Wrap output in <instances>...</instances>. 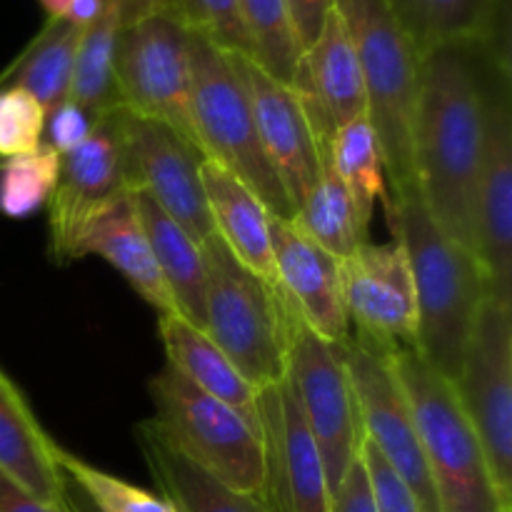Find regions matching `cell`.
Instances as JSON below:
<instances>
[{
  "instance_id": "6da1fadb",
  "label": "cell",
  "mask_w": 512,
  "mask_h": 512,
  "mask_svg": "<svg viewBox=\"0 0 512 512\" xmlns=\"http://www.w3.org/2000/svg\"><path fill=\"white\" fill-rule=\"evenodd\" d=\"M505 55L478 40L448 43L420 58L413 110V170L420 200L453 240L473 250L475 180L485 95Z\"/></svg>"
},
{
  "instance_id": "7a4b0ae2",
  "label": "cell",
  "mask_w": 512,
  "mask_h": 512,
  "mask_svg": "<svg viewBox=\"0 0 512 512\" xmlns=\"http://www.w3.org/2000/svg\"><path fill=\"white\" fill-rule=\"evenodd\" d=\"M385 213L413 268L418 300L413 350L453 383L485 300L478 258L435 223L418 188L388 195Z\"/></svg>"
},
{
  "instance_id": "3957f363",
  "label": "cell",
  "mask_w": 512,
  "mask_h": 512,
  "mask_svg": "<svg viewBox=\"0 0 512 512\" xmlns=\"http://www.w3.org/2000/svg\"><path fill=\"white\" fill-rule=\"evenodd\" d=\"M205 263L203 333L255 388L285 380L288 298L245 268L215 233L200 243Z\"/></svg>"
},
{
  "instance_id": "277c9868",
  "label": "cell",
  "mask_w": 512,
  "mask_h": 512,
  "mask_svg": "<svg viewBox=\"0 0 512 512\" xmlns=\"http://www.w3.org/2000/svg\"><path fill=\"white\" fill-rule=\"evenodd\" d=\"M405 390L440 512H512L500 500L488 458L453 383L413 348L390 353Z\"/></svg>"
},
{
  "instance_id": "5b68a950",
  "label": "cell",
  "mask_w": 512,
  "mask_h": 512,
  "mask_svg": "<svg viewBox=\"0 0 512 512\" xmlns=\"http://www.w3.org/2000/svg\"><path fill=\"white\" fill-rule=\"evenodd\" d=\"M355 45L365 85V115L378 135L393 193L418 188L413 170V110L420 55L385 0H335Z\"/></svg>"
},
{
  "instance_id": "8992f818",
  "label": "cell",
  "mask_w": 512,
  "mask_h": 512,
  "mask_svg": "<svg viewBox=\"0 0 512 512\" xmlns=\"http://www.w3.org/2000/svg\"><path fill=\"white\" fill-rule=\"evenodd\" d=\"M123 5V28L115 50L120 105L140 118L170 125L198 145L190 88V28L173 0H123Z\"/></svg>"
},
{
  "instance_id": "52a82bcc",
  "label": "cell",
  "mask_w": 512,
  "mask_h": 512,
  "mask_svg": "<svg viewBox=\"0 0 512 512\" xmlns=\"http://www.w3.org/2000/svg\"><path fill=\"white\" fill-rule=\"evenodd\" d=\"M190 88L195 135L203 155L243 180L275 218H293V205L260 145L253 110L233 55L190 33Z\"/></svg>"
},
{
  "instance_id": "ba28073f",
  "label": "cell",
  "mask_w": 512,
  "mask_h": 512,
  "mask_svg": "<svg viewBox=\"0 0 512 512\" xmlns=\"http://www.w3.org/2000/svg\"><path fill=\"white\" fill-rule=\"evenodd\" d=\"M153 423L188 455L233 490L263 498L265 450L260 423L203 393L170 365L150 378Z\"/></svg>"
},
{
  "instance_id": "9c48e42d",
  "label": "cell",
  "mask_w": 512,
  "mask_h": 512,
  "mask_svg": "<svg viewBox=\"0 0 512 512\" xmlns=\"http://www.w3.org/2000/svg\"><path fill=\"white\" fill-rule=\"evenodd\" d=\"M285 380L323 460L330 493H335L350 465L360 458L365 443L358 398L348 370V345L328 343L313 333L293 305L288 310Z\"/></svg>"
},
{
  "instance_id": "30bf717a",
  "label": "cell",
  "mask_w": 512,
  "mask_h": 512,
  "mask_svg": "<svg viewBox=\"0 0 512 512\" xmlns=\"http://www.w3.org/2000/svg\"><path fill=\"white\" fill-rule=\"evenodd\" d=\"M453 388L483 445L500 500L512 510V310L488 295Z\"/></svg>"
},
{
  "instance_id": "8fae6325",
  "label": "cell",
  "mask_w": 512,
  "mask_h": 512,
  "mask_svg": "<svg viewBox=\"0 0 512 512\" xmlns=\"http://www.w3.org/2000/svg\"><path fill=\"white\" fill-rule=\"evenodd\" d=\"M473 253L485 295L512 310V93L510 65H495L485 95L483 148L475 180Z\"/></svg>"
},
{
  "instance_id": "7c38bea8",
  "label": "cell",
  "mask_w": 512,
  "mask_h": 512,
  "mask_svg": "<svg viewBox=\"0 0 512 512\" xmlns=\"http://www.w3.org/2000/svg\"><path fill=\"white\" fill-rule=\"evenodd\" d=\"M120 108L100 115L90 138L60 158V175L48 200L50 258L80 260V243L90 225L128 193Z\"/></svg>"
},
{
  "instance_id": "4fadbf2b",
  "label": "cell",
  "mask_w": 512,
  "mask_h": 512,
  "mask_svg": "<svg viewBox=\"0 0 512 512\" xmlns=\"http://www.w3.org/2000/svg\"><path fill=\"white\" fill-rule=\"evenodd\" d=\"M348 370L358 398L365 440L398 473L405 488L413 493L420 512H440L413 410L395 375L390 353L365 340L350 338Z\"/></svg>"
},
{
  "instance_id": "5bb4252c",
  "label": "cell",
  "mask_w": 512,
  "mask_h": 512,
  "mask_svg": "<svg viewBox=\"0 0 512 512\" xmlns=\"http://www.w3.org/2000/svg\"><path fill=\"white\" fill-rule=\"evenodd\" d=\"M120 128L128 188L148 195L195 243H203L213 233V220L200 175L205 155L198 145L170 125L140 118L125 108H120Z\"/></svg>"
},
{
  "instance_id": "9a60e30c",
  "label": "cell",
  "mask_w": 512,
  "mask_h": 512,
  "mask_svg": "<svg viewBox=\"0 0 512 512\" xmlns=\"http://www.w3.org/2000/svg\"><path fill=\"white\" fill-rule=\"evenodd\" d=\"M343 300L353 338L380 350L415 348L418 335V300H415L413 268L405 245L370 243L340 260Z\"/></svg>"
},
{
  "instance_id": "2e32d148",
  "label": "cell",
  "mask_w": 512,
  "mask_h": 512,
  "mask_svg": "<svg viewBox=\"0 0 512 512\" xmlns=\"http://www.w3.org/2000/svg\"><path fill=\"white\" fill-rule=\"evenodd\" d=\"M258 418L265 450L263 500L270 512H330L328 475L288 380L260 388Z\"/></svg>"
},
{
  "instance_id": "e0dca14e",
  "label": "cell",
  "mask_w": 512,
  "mask_h": 512,
  "mask_svg": "<svg viewBox=\"0 0 512 512\" xmlns=\"http://www.w3.org/2000/svg\"><path fill=\"white\" fill-rule=\"evenodd\" d=\"M230 55L243 78L265 158L283 185L295 215L318 180L328 150L315 138L313 125L293 85L273 78L248 55Z\"/></svg>"
},
{
  "instance_id": "ac0fdd59",
  "label": "cell",
  "mask_w": 512,
  "mask_h": 512,
  "mask_svg": "<svg viewBox=\"0 0 512 512\" xmlns=\"http://www.w3.org/2000/svg\"><path fill=\"white\" fill-rule=\"evenodd\" d=\"M275 280L305 325L335 345L353 338L343 300L340 260L305 238L293 220H270Z\"/></svg>"
},
{
  "instance_id": "d6986e66",
  "label": "cell",
  "mask_w": 512,
  "mask_h": 512,
  "mask_svg": "<svg viewBox=\"0 0 512 512\" xmlns=\"http://www.w3.org/2000/svg\"><path fill=\"white\" fill-rule=\"evenodd\" d=\"M318 143L328 150L340 125L365 115V85L343 15L333 5L318 38L300 55L293 80Z\"/></svg>"
},
{
  "instance_id": "ffe728a7",
  "label": "cell",
  "mask_w": 512,
  "mask_h": 512,
  "mask_svg": "<svg viewBox=\"0 0 512 512\" xmlns=\"http://www.w3.org/2000/svg\"><path fill=\"white\" fill-rule=\"evenodd\" d=\"M60 445L13 378L0 368V473L45 505H63L68 478L58 463Z\"/></svg>"
},
{
  "instance_id": "44dd1931",
  "label": "cell",
  "mask_w": 512,
  "mask_h": 512,
  "mask_svg": "<svg viewBox=\"0 0 512 512\" xmlns=\"http://www.w3.org/2000/svg\"><path fill=\"white\" fill-rule=\"evenodd\" d=\"M133 435L160 495L178 512H270L263 498L238 493L193 463L153 418L135 425Z\"/></svg>"
},
{
  "instance_id": "7402d4cb",
  "label": "cell",
  "mask_w": 512,
  "mask_h": 512,
  "mask_svg": "<svg viewBox=\"0 0 512 512\" xmlns=\"http://www.w3.org/2000/svg\"><path fill=\"white\" fill-rule=\"evenodd\" d=\"M200 175H203L205 203L213 220V233L245 268L268 283H278L273 245H270L273 215L265 208L263 200L230 170L208 158L203 160Z\"/></svg>"
},
{
  "instance_id": "603a6c76",
  "label": "cell",
  "mask_w": 512,
  "mask_h": 512,
  "mask_svg": "<svg viewBox=\"0 0 512 512\" xmlns=\"http://www.w3.org/2000/svg\"><path fill=\"white\" fill-rule=\"evenodd\" d=\"M88 255H98L105 263L113 265L125 283L150 305L158 315H180L163 273L158 268L150 240L145 235L143 223L135 213L130 190L123 198L115 200L85 233L80 243V260Z\"/></svg>"
},
{
  "instance_id": "cb8c5ba5",
  "label": "cell",
  "mask_w": 512,
  "mask_h": 512,
  "mask_svg": "<svg viewBox=\"0 0 512 512\" xmlns=\"http://www.w3.org/2000/svg\"><path fill=\"white\" fill-rule=\"evenodd\" d=\"M158 333L163 340L168 365L183 375L190 385L203 393L223 400L225 405L243 413L245 418L260 423L258 393L255 385L243 378L228 355L208 338L200 328L188 323L180 315H160Z\"/></svg>"
},
{
  "instance_id": "d4e9b609",
  "label": "cell",
  "mask_w": 512,
  "mask_h": 512,
  "mask_svg": "<svg viewBox=\"0 0 512 512\" xmlns=\"http://www.w3.org/2000/svg\"><path fill=\"white\" fill-rule=\"evenodd\" d=\"M135 213L143 223L165 285L178 305L180 318L203 330L205 315V263L200 245L163 213L153 200L140 190H130Z\"/></svg>"
},
{
  "instance_id": "484cf974",
  "label": "cell",
  "mask_w": 512,
  "mask_h": 512,
  "mask_svg": "<svg viewBox=\"0 0 512 512\" xmlns=\"http://www.w3.org/2000/svg\"><path fill=\"white\" fill-rule=\"evenodd\" d=\"M413 48L423 58L433 48L478 40L495 48V20L503 0H385Z\"/></svg>"
},
{
  "instance_id": "4316f807",
  "label": "cell",
  "mask_w": 512,
  "mask_h": 512,
  "mask_svg": "<svg viewBox=\"0 0 512 512\" xmlns=\"http://www.w3.org/2000/svg\"><path fill=\"white\" fill-rule=\"evenodd\" d=\"M80 35L83 28L78 25L48 18L23 53L0 73V85H13L30 93L48 115L68 100Z\"/></svg>"
},
{
  "instance_id": "83f0119b",
  "label": "cell",
  "mask_w": 512,
  "mask_h": 512,
  "mask_svg": "<svg viewBox=\"0 0 512 512\" xmlns=\"http://www.w3.org/2000/svg\"><path fill=\"white\" fill-rule=\"evenodd\" d=\"M295 228L315 245L343 260L368 240L370 218L358 208L350 190L340 183L325 153L318 180L290 218Z\"/></svg>"
},
{
  "instance_id": "f1b7e54d",
  "label": "cell",
  "mask_w": 512,
  "mask_h": 512,
  "mask_svg": "<svg viewBox=\"0 0 512 512\" xmlns=\"http://www.w3.org/2000/svg\"><path fill=\"white\" fill-rule=\"evenodd\" d=\"M123 13V0H105L98 18L85 25L80 35L68 98L95 115L123 108L115 88V50L123 28Z\"/></svg>"
},
{
  "instance_id": "f546056e",
  "label": "cell",
  "mask_w": 512,
  "mask_h": 512,
  "mask_svg": "<svg viewBox=\"0 0 512 512\" xmlns=\"http://www.w3.org/2000/svg\"><path fill=\"white\" fill-rule=\"evenodd\" d=\"M328 160L358 208L373 218L378 200H388V170L368 115L348 120L328 143Z\"/></svg>"
},
{
  "instance_id": "4dcf8cb0",
  "label": "cell",
  "mask_w": 512,
  "mask_h": 512,
  "mask_svg": "<svg viewBox=\"0 0 512 512\" xmlns=\"http://www.w3.org/2000/svg\"><path fill=\"white\" fill-rule=\"evenodd\" d=\"M238 10L250 45L248 58L273 78L293 85L303 50L295 35L288 0H238Z\"/></svg>"
},
{
  "instance_id": "1f68e13d",
  "label": "cell",
  "mask_w": 512,
  "mask_h": 512,
  "mask_svg": "<svg viewBox=\"0 0 512 512\" xmlns=\"http://www.w3.org/2000/svg\"><path fill=\"white\" fill-rule=\"evenodd\" d=\"M60 175V155L45 143L33 153L0 160V213L25 220L48 205Z\"/></svg>"
},
{
  "instance_id": "d6a6232c",
  "label": "cell",
  "mask_w": 512,
  "mask_h": 512,
  "mask_svg": "<svg viewBox=\"0 0 512 512\" xmlns=\"http://www.w3.org/2000/svg\"><path fill=\"white\" fill-rule=\"evenodd\" d=\"M60 470L65 478L90 500L98 512H178L163 495H155L140 485L128 483L113 473L95 468L88 460L60 448Z\"/></svg>"
},
{
  "instance_id": "836d02e7",
  "label": "cell",
  "mask_w": 512,
  "mask_h": 512,
  "mask_svg": "<svg viewBox=\"0 0 512 512\" xmlns=\"http://www.w3.org/2000/svg\"><path fill=\"white\" fill-rule=\"evenodd\" d=\"M173 3L190 33L210 40L225 53L250 55L238 0H173Z\"/></svg>"
},
{
  "instance_id": "e575fe53",
  "label": "cell",
  "mask_w": 512,
  "mask_h": 512,
  "mask_svg": "<svg viewBox=\"0 0 512 512\" xmlns=\"http://www.w3.org/2000/svg\"><path fill=\"white\" fill-rule=\"evenodd\" d=\"M45 110L13 85H0V160L33 153L43 143Z\"/></svg>"
},
{
  "instance_id": "d590c367",
  "label": "cell",
  "mask_w": 512,
  "mask_h": 512,
  "mask_svg": "<svg viewBox=\"0 0 512 512\" xmlns=\"http://www.w3.org/2000/svg\"><path fill=\"white\" fill-rule=\"evenodd\" d=\"M360 460H363L365 475H368L370 490H373L375 510L378 512H420L413 493L405 488L403 480L398 478L393 468L383 460V455L365 440L360 448Z\"/></svg>"
},
{
  "instance_id": "8d00e7d4",
  "label": "cell",
  "mask_w": 512,
  "mask_h": 512,
  "mask_svg": "<svg viewBox=\"0 0 512 512\" xmlns=\"http://www.w3.org/2000/svg\"><path fill=\"white\" fill-rule=\"evenodd\" d=\"M98 120L100 115L90 113V110H85L75 100H63L58 108H53L45 115L43 143L63 158V155H68L70 150H75L90 138Z\"/></svg>"
},
{
  "instance_id": "74e56055",
  "label": "cell",
  "mask_w": 512,
  "mask_h": 512,
  "mask_svg": "<svg viewBox=\"0 0 512 512\" xmlns=\"http://www.w3.org/2000/svg\"><path fill=\"white\" fill-rule=\"evenodd\" d=\"M330 512H378L375 510L373 490H370L368 475H365L363 460H355L345 473L343 483L333 493V505Z\"/></svg>"
},
{
  "instance_id": "f35d334b",
  "label": "cell",
  "mask_w": 512,
  "mask_h": 512,
  "mask_svg": "<svg viewBox=\"0 0 512 512\" xmlns=\"http://www.w3.org/2000/svg\"><path fill=\"white\" fill-rule=\"evenodd\" d=\"M333 5L335 0H288L290 18H293V28L303 53L318 38L320 28H323L325 18L333 10Z\"/></svg>"
},
{
  "instance_id": "ab89813d",
  "label": "cell",
  "mask_w": 512,
  "mask_h": 512,
  "mask_svg": "<svg viewBox=\"0 0 512 512\" xmlns=\"http://www.w3.org/2000/svg\"><path fill=\"white\" fill-rule=\"evenodd\" d=\"M38 3L50 20H63V23L85 28L98 18L105 0H38Z\"/></svg>"
},
{
  "instance_id": "60d3db41",
  "label": "cell",
  "mask_w": 512,
  "mask_h": 512,
  "mask_svg": "<svg viewBox=\"0 0 512 512\" xmlns=\"http://www.w3.org/2000/svg\"><path fill=\"white\" fill-rule=\"evenodd\" d=\"M0 512H68L63 505H45L20 485H15L8 475L0 473Z\"/></svg>"
},
{
  "instance_id": "b9f144b4",
  "label": "cell",
  "mask_w": 512,
  "mask_h": 512,
  "mask_svg": "<svg viewBox=\"0 0 512 512\" xmlns=\"http://www.w3.org/2000/svg\"><path fill=\"white\" fill-rule=\"evenodd\" d=\"M65 508H68V512H98L93 505H90V500L85 498L73 483H70V480H68V488H65Z\"/></svg>"
}]
</instances>
